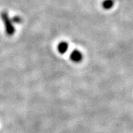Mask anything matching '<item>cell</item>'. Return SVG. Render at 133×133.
<instances>
[{"label": "cell", "mask_w": 133, "mask_h": 133, "mask_svg": "<svg viewBox=\"0 0 133 133\" xmlns=\"http://www.w3.org/2000/svg\"><path fill=\"white\" fill-rule=\"evenodd\" d=\"M70 59L75 63H80L83 59V55L78 50H74L70 54Z\"/></svg>", "instance_id": "7a4b0ae2"}, {"label": "cell", "mask_w": 133, "mask_h": 133, "mask_svg": "<svg viewBox=\"0 0 133 133\" xmlns=\"http://www.w3.org/2000/svg\"><path fill=\"white\" fill-rule=\"evenodd\" d=\"M68 50V43L66 42H62L58 44V51L61 54H64Z\"/></svg>", "instance_id": "3957f363"}, {"label": "cell", "mask_w": 133, "mask_h": 133, "mask_svg": "<svg viewBox=\"0 0 133 133\" xmlns=\"http://www.w3.org/2000/svg\"><path fill=\"white\" fill-rule=\"evenodd\" d=\"M2 19H3V22L5 23V28H6V31H7V33L9 35V36H11L13 35L14 33V28L13 27V24H12V21H10L8 18V14L7 12H3L2 14Z\"/></svg>", "instance_id": "6da1fadb"}, {"label": "cell", "mask_w": 133, "mask_h": 133, "mask_svg": "<svg viewBox=\"0 0 133 133\" xmlns=\"http://www.w3.org/2000/svg\"><path fill=\"white\" fill-rule=\"evenodd\" d=\"M114 0H104L102 2V8L105 10H110L114 6Z\"/></svg>", "instance_id": "277c9868"}]
</instances>
